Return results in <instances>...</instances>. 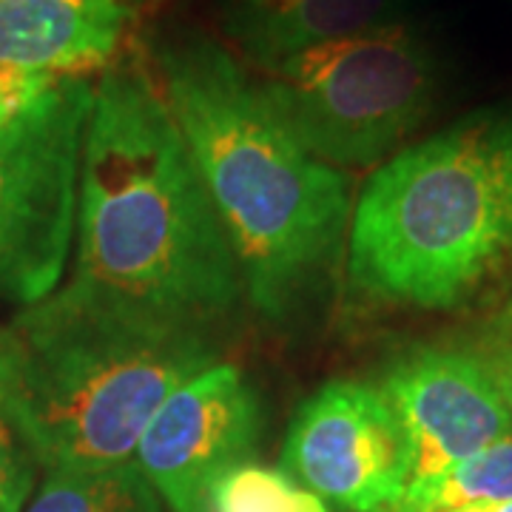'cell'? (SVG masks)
Segmentation results:
<instances>
[{
    "label": "cell",
    "mask_w": 512,
    "mask_h": 512,
    "mask_svg": "<svg viewBox=\"0 0 512 512\" xmlns=\"http://www.w3.org/2000/svg\"><path fill=\"white\" fill-rule=\"evenodd\" d=\"M35 456L20 433L0 416V512H20L35 487Z\"/></svg>",
    "instance_id": "cell-15"
},
{
    "label": "cell",
    "mask_w": 512,
    "mask_h": 512,
    "mask_svg": "<svg viewBox=\"0 0 512 512\" xmlns=\"http://www.w3.org/2000/svg\"><path fill=\"white\" fill-rule=\"evenodd\" d=\"M72 282L208 330L245 293L242 268L183 131L140 57L100 74L83 140Z\"/></svg>",
    "instance_id": "cell-1"
},
{
    "label": "cell",
    "mask_w": 512,
    "mask_h": 512,
    "mask_svg": "<svg viewBox=\"0 0 512 512\" xmlns=\"http://www.w3.org/2000/svg\"><path fill=\"white\" fill-rule=\"evenodd\" d=\"M60 77H43V74L12 72L0 69V126L15 120L29 103H35L40 94L46 92Z\"/></svg>",
    "instance_id": "cell-17"
},
{
    "label": "cell",
    "mask_w": 512,
    "mask_h": 512,
    "mask_svg": "<svg viewBox=\"0 0 512 512\" xmlns=\"http://www.w3.org/2000/svg\"><path fill=\"white\" fill-rule=\"evenodd\" d=\"M447 512H512V501H504V504H476V507H458V510Z\"/></svg>",
    "instance_id": "cell-19"
},
{
    "label": "cell",
    "mask_w": 512,
    "mask_h": 512,
    "mask_svg": "<svg viewBox=\"0 0 512 512\" xmlns=\"http://www.w3.org/2000/svg\"><path fill=\"white\" fill-rule=\"evenodd\" d=\"M285 473L345 512H382L410 481V444L379 387L330 382L293 416Z\"/></svg>",
    "instance_id": "cell-7"
},
{
    "label": "cell",
    "mask_w": 512,
    "mask_h": 512,
    "mask_svg": "<svg viewBox=\"0 0 512 512\" xmlns=\"http://www.w3.org/2000/svg\"><path fill=\"white\" fill-rule=\"evenodd\" d=\"M259 80L276 114L316 160L367 168L427 117L439 66L407 23L330 40Z\"/></svg>",
    "instance_id": "cell-5"
},
{
    "label": "cell",
    "mask_w": 512,
    "mask_h": 512,
    "mask_svg": "<svg viewBox=\"0 0 512 512\" xmlns=\"http://www.w3.org/2000/svg\"><path fill=\"white\" fill-rule=\"evenodd\" d=\"M214 362L208 330L69 282L0 328V416L46 473L117 467L160 404Z\"/></svg>",
    "instance_id": "cell-3"
},
{
    "label": "cell",
    "mask_w": 512,
    "mask_h": 512,
    "mask_svg": "<svg viewBox=\"0 0 512 512\" xmlns=\"http://www.w3.org/2000/svg\"><path fill=\"white\" fill-rule=\"evenodd\" d=\"M151 74L220 211L245 296L262 316L282 319L339 256L350 222L342 174L296 140L214 37H163Z\"/></svg>",
    "instance_id": "cell-2"
},
{
    "label": "cell",
    "mask_w": 512,
    "mask_h": 512,
    "mask_svg": "<svg viewBox=\"0 0 512 512\" xmlns=\"http://www.w3.org/2000/svg\"><path fill=\"white\" fill-rule=\"evenodd\" d=\"M407 0H220V29L231 49L256 69L330 40L407 23Z\"/></svg>",
    "instance_id": "cell-11"
},
{
    "label": "cell",
    "mask_w": 512,
    "mask_h": 512,
    "mask_svg": "<svg viewBox=\"0 0 512 512\" xmlns=\"http://www.w3.org/2000/svg\"><path fill=\"white\" fill-rule=\"evenodd\" d=\"M299 487L285 470L245 461L217 478L208 512H296Z\"/></svg>",
    "instance_id": "cell-14"
},
{
    "label": "cell",
    "mask_w": 512,
    "mask_h": 512,
    "mask_svg": "<svg viewBox=\"0 0 512 512\" xmlns=\"http://www.w3.org/2000/svg\"><path fill=\"white\" fill-rule=\"evenodd\" d=\"M120 0H0V69L43 77L106 72L123 52Z\"/></svg>",
    "instance_id": "cell-10"
},
{
    "label": "cell",
    "mask_w": 512,
    "mask_h": 512,
    "mask_svg": "<svg viewBox=\"0 0 512 512\" xmlns=\"http://www.w3.org/2000/svg\"><path fill=\"white\" fill-rule=\"evenodd\" d=\"M123 6H126L131 15H137V12H146L151 6H157V3H165V0H120Z\"/></svg>",
    "instance_id": "cell-20"
},
{
    "label": "cell",
    "mask_w": 512,
    "mask_h": 512,
    "mask_svg": "<svg viewBox=\"0 0 512 512\" xmlns=\"http://www.w3.org/2000/svg\"><path fill=\"white\" fill-rule=\"evenodd\" d=\"M512 501V436L478 450L439 476L407 481L404 493L382 512H447Z\"/></svg>",
    "instance_id": "cell-12"
},
{
    "label": "cell",
    "mask_w": 512,
    "mask_h": 512,
    "mask_svg": "<svg viewBox=\"0 0 512 512\" xmlns=\"http://www.w3.org/2000/svg\"><path fill=\"white\" fill-rule=\"evenodd\" d=\"M89 77H60L0 126V302L57 291L77 225Z\"/></svg>",
    "instance_id": "cell-6"
},
{
    "label": "cell",
    "mask_w": 512,
    "mask_h": 512,
    "mask_svg": "<svg viewBox=\"0 0 512 512\" xmlns=\"http://www.w3.org/2000/svg\"><path fill=\"white\" fill-rule=\"evenodd\" d=\"M512 256V114L484 111L399 151L350 217V285L376 302L453 308Z\"/></svg>",
    "instance_id": "cell-4"
},
{
    "label": "cell",
    "mask_w": 512,
    "mask_h": 512,
    "mask_svg": "<svg viewBox=\"0 0 512 512\" xmlns=\"http://www.w3.org/2000/svg\"><path fill=\"white\" fill-rule=\"evenodd\" d=\"M296 512H328V507H325V501L319 495L308 493V490H299Z\"/></svg>",
    "instance_id": "cell-18"
},
{
    "label": "cell",
    "mask_w": 512,
    "mask_h": 512,
    "mask_svg": "<svg viewBox=\"0 0 512 512\" xmlns=\"http://www.w3.org/2000/svg\"><path fill=\"white\" fill-rule=\"evenodd\" d=\"M473 353L481 359V365L487 367L490 379L512 413V308L498 313L487 325Z\"/></svg>",
    "instance_id": "cell-16"
},
{
    "label": "cell",
    "mask_w": 512,
    "mask_h": 512,
    "mask_svg": "<svg viewBox=\"0 0 512 512\" xmlns=\"http://www.w3.org/2000/svg\"><path fill=\"white\" fill-rule=\"evenodd\" d=\"M26 512H163L137 461L103 470L49 473Z\"/></svg>",
    "instance_id": "cell-13"
},
{
    "label": "cell",
    "mask_w": 512,
    "mask_h": 512,
    "mask_svg": "<svg viewBox=\"0 0 512 512\" xmlns=\"http://www.w3.org/2000/svg\"><path fill=\"white\" fill-rule=\"evenodd\" d=\"M262 404L234 365L185 379L148 421L134 461L171 512H208L217 478L254 456Z\"/></svg>",
    "instance_id": "cell-8"
},
{
    "label": "cell",
    "mask_w": 512,
    "mask_h": 512,
    "mask_svg": "<svg viewBox=\"0 0 512 512\" xmlns=\"http://www.w3.org/2000/svg\"><path fill=\"white\" fill-rule=\"evenodd\" d=\"M379 390L410 444V481L512 436V413L473 350H416L387 370Z\"/></svg>",
    "instance_id": "cell-9"
}]
</instances>
